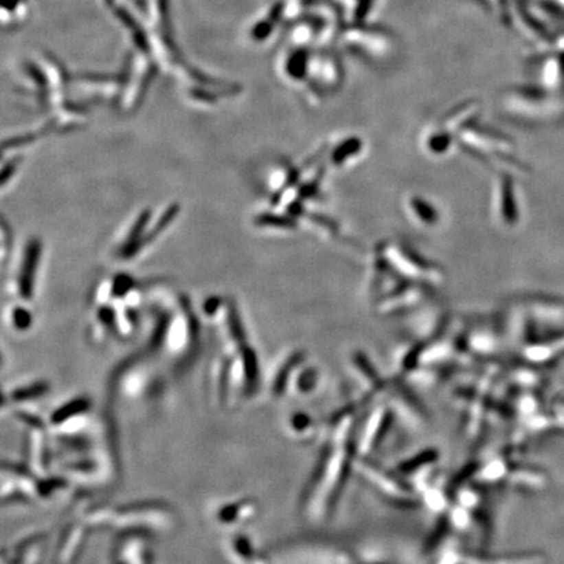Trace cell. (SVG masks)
<instances>
[{"label":"cell","instance_id":"1","mask_svg":"<svg viewBox=\"0 0 564 564\" xmlns=\"http://www.w3.org/2000/svg\"><path fill=\"white\" fill-rule=\"evenodd\" d=\"M353 431L329 427L328 438L322 459L307 491V511L313 519L328 516L341 494L346 474L353 468L355 446H352Z\"/></svg>","mask_w":564,"mask_h":564},{"label":"cell","instance_id":"2","mask_svg":"<svg viewBox=\"0 0 564 564\" xmlns=\"http://www.w3.org/2000/svg\"><path fill=\"white\" fill-rule=\"evenodd\" d=\"M379 253L391 264L398 273L407 277V281L413 284L433 285L440 284L443 273L440 268L435 264L425 260L420 253L407 246L390 243L379 249Z\"/></svg>","mask_w":564,"mask_h":564},{"label":"cell","instance_id":"3","mask_svg":"<svg viewBox=\"0 0 564 564\" xmlns=\"http://www.w3.org/2000/svg\"><path fill=\"white\" fill-rule=\"evenodd\" d=\"M353 468L359 477L366 480L384 498L407 507L417 503L418 498L414 488L365 456H355Z\"/></svg>","mask_w":564,"mask_h":564},{"label":"cell","instance_id":"4","mask_svg":"<svg viewBox=\"0 0 564 564\" xmlns=\"http://www.w3.org/2000/svg\"><path fill=\"white\" fill-rule=\"evenodd\" d=\"M391 422V411L387 407H379L372 409L365 420L361 431L354 440L355 452L358 456H368L381 443L384 433L387 431Z\"/></svg>","mask_w":564,"mask_h":564},{"label":"cell","instance_id":"5","mask_svg":"<svg viewBox=\"0 0 564 564\" xmlns=\"http://www.w3.org/2000/svg\"><path fill=\"white\" fill-rule=\"evenodd\" d=\"M439 453L435 449H426L422 451L420 453H417L411 459L404 461L398 466V472L403 475H405L409 481H418L423 482L422 480L427 477L429 472L433 468V465L438 462Z\"/></svg>","mask_w":564,"mask_h":564},{"label":"cell","instance_id":"6","mask_svg":"<svg viewBox=\"0 0 564 564\" xmlns=\"http://www.w3.org/2000/svg\"><path fill=\"white\" fill-rule=\"evenodd\" d=\"M460 559L464 564H536V556L528 555H511V556H488V555H474V554H460Z\"/></svg>","mask_w":564,"mask_h":564},{"label":"cell","instance_id":"7","mask_svg":"<svg viewBox=\"0 0 564 564\" xmlns=\"http://www.w3.org/2000/svg\"><path fill=\"white\" fill-rule=\"evenodd\" d=\"M38 255H40L38 243L32 242L27 249L25 262H24V271H23V275L20 278V288H21L23 295L25 298L30 297V285H33V275H34V271H36Z\"/></svg>","mask_w":564,"mask_h":564},{"label":"cell","instance_id":"8","mask_svg":"<svg viewBox=\"0 0 564 564\" xmlns=\"http://www.w3.org/2000/svg\"><path fill=\"white\" fill-rule=\"evenodd\" d=\"M362 149V142L358 137H350L343 140L341 144L337 145L330 155V161L333 165L342 166L345 162L352 159V156H357Z\"/></svg>","mask_w":564,"mask_h":564},{"label":"cell","instance_id":"9","mask_svg":"<svg viewBox=\"0 0 564 564\" xmlns=\"http://www.w3.org/2000/svg\"><path fill=\"white\" fill-rule=\"evenodd\" d=\"M410 208L420 223L433 225L438 221V217H439L438 212L423 197H413L410 201Z\"/></svg>","mask_w":564,"mask_h":564},{"label":"cell","instance_id":"10","mask_svg":"<svg viewBox=\"0 0 564 564\" xmlns=\"http://www.w3.org/2000/svg\"><path fill=\"white\" fill-rule=\"evenodd\" d=\"M423 500L430 510L442 512L447 508V498L442 488L426 486L423 490Z\"/></svg>","mask_w":564,"mask_h":564},{"label":"cell","instance_id":"11","mask_svg":"<svg viewBox=\"0 0 564 564\" xmlns=\"http://www.w3.org/2000/svg\"><path fill=\"white\" fill-rule=\"evenodd\" d=\"M319 372L315 368H303L301 375L297 379V391L301 394H311L317 388Z\"/></svg>","mask_w":564,"mask_h":564},{"label":"cell","instance_id":"12","mask_svg":"<svg viewBox=\"0 0 564 564\" xmlns=\"http://www.w3.org/2000/svg\"><path fill=\"white\" fill-rule=\"evenodd\" d=\"M451 142H452V136L446 132V133H433L427 139L426 144L431 152L440 155L448 150V148H451Z\"/></svg>","mask_w":564,"mask_h":564},{"label":"cell","instance_id":"13","mask_svg":"<svg viewBox=\"0 0 564 564\" xmlns=\"http://www.w3.org/2000/svg\"><path fill=\"white\" fill-rule=\"evenodd\" d=\"M294 427V430L300 436H311L314 431H315V425L314 420H311L308 416L306 414H297L293 420H291V429Z\"/></svg>","mask_w":564,"mask_h":564}]
</instances>
